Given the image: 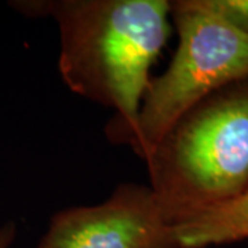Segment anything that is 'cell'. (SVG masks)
Listing matches in <instances>:
<instances>
[{"label": "cell", "mask_w": 248, "mask_h": 248, "mask_svg": "<svg viewBox=\"0 0 248 248\" xmlns=\"http://www.w3.org/2000/svg\"><path fill=\"white\" fill-rule=\"evenodd\" d=\"M27 17H51L60 31V75L71 91L115 110L105 134H133L151 69L171 33L169 0L11 1Z\"/></svg>", "instance_id": "6da1fadb"}, {"label": "cell", "mask_w": 248, "mask_h": 248, "mask_svg": "<svg viewBox=\"0 0 248 248\" xmlns=\"http://www.w3.org/2000/svg\"><path fill=\"white\" fill-rule=\"evenodd\" d=\"M145 161L172 225L248 189V78L190 108Z\"/></svg>", "instance_id": "7a4b0ae2"}, {"label": "cell", "mask_w": 248, "mask_h": 248, "mask_svg": "<svg viewBox=\"0 0 248 248\" xmlns=\"http://www.w3.org/2000/svg\"><path fill=\"white\" fill-rule=\"evenodd\" d=\"M170 3L178 47L164 73L151 80L137 125L125 142L142 160L197 102L248 78L247 33L205 7L203 0Z\"/></svg>", "instance_id": "3957f363"}, {"label": "cell", "mask_w": 248, "mask_h": 248, "mask_svg": "<svg viewBox=\"0 0 248 248\" xmlns=\"http://www.w3.org/2000/svg\"><path fill=\"white\" fill-rule=\"evenodd\" d=\"M37 248H179L149 186L122 184L104 203L71 207L50 219Z\"/></svg>", "instance_id": "277c9868"}, {"label": "cell", "mask_w": 248, "mask_h": 248, "mask_svg": "<svg viewBox=\"0 0 248 248\" xmlns=\"http://www.w3.org/2000/svg\"><path fill=\"white\" fill-rule=\"evenodd\" d=\"M172 226L179 248H207L248 240V189Z\"/></svg>", "instance_id": "5b68a950"}, {"label": "cell", "mask_w": 248, "mask_h": 248, "mask_svg": "<svg viewBox=\"0 0 248 248\" xmlns=\"http://www.w3.org/2000/svg\"><path fill=\"white\" fill-rule=\"evenodd\" d=\"M203 3L232 27L248 35V0H203Z\"/></svg>", "instance_id": "8992f818"}, {"label": "cell", "mask_w": 248, "mask_h": 248, "mask_svg": "<svg viewBox=\"0 0 248 248\" xmlns=\"http://www.w3.org/2000/svg\"><path fill=\"white\" fill-rule=\"evenodd\" d=\"M17 236V225L13 221L0 226V248H11Z\"/></svg>", "instance_id": "52a82bcc"}]
</instances>
